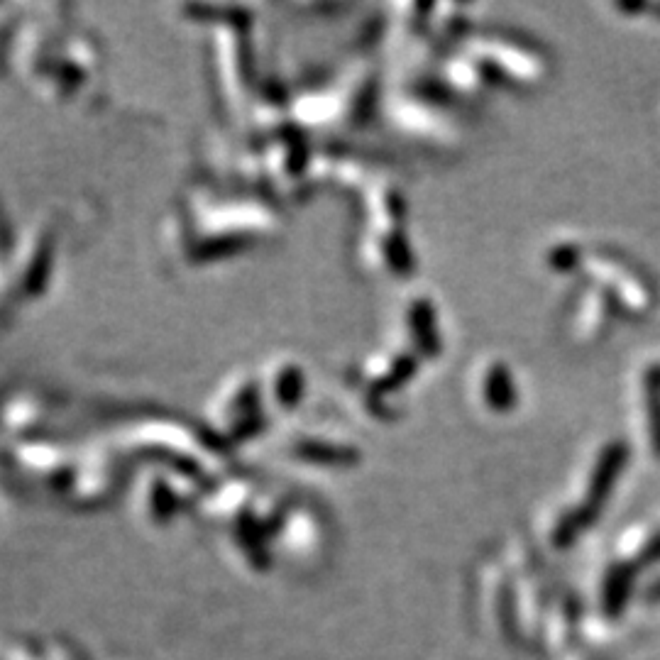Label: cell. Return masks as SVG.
<instances>
[{
  "mask_svg": "<svg viewBox=\"0 0 660 660\" xmlns=\"http://www.w3.org/2000/svg\"><path fill=\"white\" fill-rule=\"evenodd\" d=\"M411 326H414V335H418L423 350H438L436 333H433V311L426 301H416V304L411 306Z\"/></svg>",
  "mask_w": 660,
  "mask_h": 660,
  "instance_id": "obj_2",
  "label": "cell"
},
{
  "mask_svg": "<svg viewBox=\"0 0 660 660\" xmlns=\"http://www.w3.org/2000/svg\"><path fill=\"white\" fill-rule=\"evenodd\" d=\"M484 394L487 401L494 409H509L511 401H514V387H511L509 374L502 365L492 367L487 374V382H484Z\"/></svg>",
  "mask_w": 660,
  "mask_h": 660,
  "instance_id": "obj_1",
  "label": "cell"
}]
</instances>
